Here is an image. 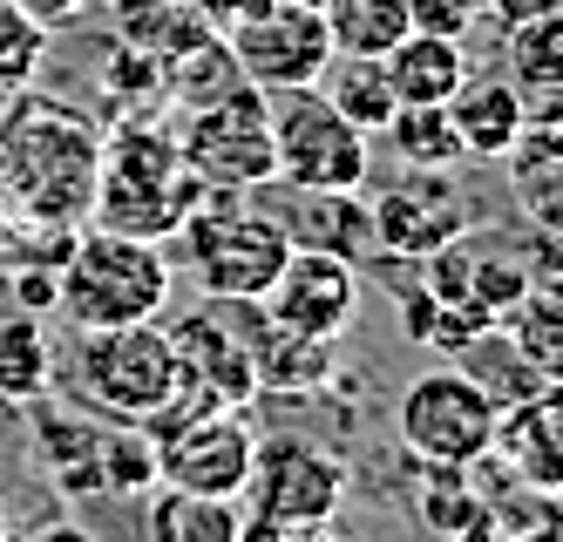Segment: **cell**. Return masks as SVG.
Masks as SVG:
<instances>
[{
	"instance_id": "obj_1",
	"label": "cell",
	"mask_w": 563,
	"mask_h": 542,
	"mask_svg": "<svg viewBox=\"0 0 563 542\" xmlns=\"http://www.w3.org/2000/svg\"><path fill=\"white\" fill-rule=\"evenodd\" d=\"M0 203L34 224H89L96 170H102V130L55 96H21L0 109Z\"/></svg>"
},
{
	"instance_id": "obj_2",
	"label": "cell",
	"mask_w": 563,
	"mask_h": 542,
	"mask_svg": "<svg viewBox=\"0 0 563 542\" xmlns=\"http://www.w3.org/2000/svg\"><path fill=\"white\" fill-rule=\"evenodd\" d=\"M211 190L190 177V163L170 130H156L143 115H123L115 130H102V170H96V203L89 224L123 231V237H177L184 218Z\"/></svg>"
},
{
	"instance_id": "obj_3",
	"label": "cell",
	"mask_w": 563,
	"mask_h": 542,
	"mask_svg": "<svg viewBox=\"0 0 563 542\" xmlns=\"http://www.w3.org/2000/svg\"><path fill=\"white\" fill-rule=\"evenodd\" d=\"M170 306V265L150 237H123L82 224L62 265V299L55 312L75 332H109V325H143Z\"/></svg>"
},
{
	"instance_id": "obj_4",
	"label": "cell",
	"mask_w": 563,
	"mask_h": 542,
	"mask_svg": "<svg viewBox=\"0 0 563 542\" xmlns=\"http://www.w3.org/2000/svg\"><path fill=\"white\" fill-rule=\"evenodd\" d=\"M177 237H184V252H190L197 291H205L211 306H258L265 285L278 278V265H286V252H292L286 224L272 218V203H252V190L245 197L211 190L184 218Z\"/></svg>"
},
{
	"instance_id": "obj_5",
	"label": "cell",
	"mask_w": 563,
	"mask_h": 542,
	"mask_svg": "<svg viewBox=\"0 0 563 542\" xmlns=\"http://www.w3.org/2000/svg\"><path fill=\"white\" fill-rule=\"evenodd\" d=\"M68 380L82 394V407H96L102 421L123 428H150L164 400L177 394V346L170 325H109V332H75L68 353Z\"/></svg>"
},
{
	"instance_id": "obj_6",
	"label": "cell",
	"mask_w": 563,
	"mask_h": 542,
	"mask_svg": "<svg viewBox=\"0 0 563 542\" xmlns=\"http://www.w3.org/2000/svg\"><path fill=\"white\" fill-rule=\"evenodd\" d=\"M218 27H224L238 75L265 96L319 89L333 68V41H327V21H319V0H231Z\"/></svg>"
},
{
	"instance_id": "obj_7",
	"label": "cell",
	"mask_w": 563,
	"mask_h": 542,
	"mask_svg": "<svg viewBox=\"0 0 563 542\" xmlns=\"http://www.w3.org/2000/svg\"><path fill=\"white\" fill-rule=\"evenodd\" d=\"M496 421L503 407L496 394L462 366H428L400 387V407H394V434L400 447L415 454L421 468H468L496 447Z\"/></svg>"
},
{
	"instance_id": "obj_8",
	"label": "cell",
	"mask_w": 563,
	"mask_h": 542,
	"mask_svg": "<svg viewBox=\"0 0 563 542\" xmlns=\"http://www.w3.org/2000/svg\"><path fill=\"white\" fill-rule=\"evenodd\" d=\"M265 102H272V184H286V190H360L367 184L374 136H360L319 89H286Z\"/></svg>"
},
{
	"instance_id": "obj_9",
	"label": "cell",
	"mask_w": 563,
	"mask_h": 542,
	"mask_svg": "<svg viewBox=\"0 0 563 542\" xmlns=\"http://www.w3.org/2000/svg\"><path fill=\"white\" fill-rule=\"evenodd\" d=\"M177 150L190 163V177L205 190H265L272 184V102L252 81H231L224 96L197 102L190 122L177 130Z\"/></svg>"
},
{
	"instance_id": "obj_10",
	"label": "cell",
	"mask_w": 563,
	"mask_h": 542,
	"mask_svg": "<svg viewBox=\"0 0 563 542\" xmlns=\"http://www.w3.org/2000/svg\"><path fill=\"white\" fill-rule=\"evenodd\" d=\"M238 502H252V516L278 522V529L333 522L340 502H346V462L333 447H312L299 434H258L252 482H245Z\"/></svg>"
},
{
	"instance_id": "obj_11",
	"label": "cell",
	"mask_w": 563,
	"mask_h": 542,
	"mask_svg": "<svg viewBox=\"0 0 563 542\" xmlns=\"http://www.w3.org/2000/svg\"><path fill=\"white\" fill-rule=\"evenodd\" d=\"M150 454H156V488L224 495V502H238L245 482H252L258 434L245 421V407H205V413H190L177 428H156Z\"/></svg>"
},
{
	"instance_id": "obj_12",
	"label": "cell",
	"mask_w": 563,
	"mask_h": 542,
	"mask_svg": "<svg viewBox=\"0 0 563 542\" xmlns=\"http://www.w3.org/2000/svg\"><path fill=\"white\" fill-rule=\"evenodd\" d=\"M367 231H374V252L400 258V265H428L434 252H449L475 231L468 197L449 184V170H415L408 184H394L367 203Z\"/></svg>"
},
{
	"instance_id": "obj_13",
	"label": "cell",
	"mask_w": 563,
	"mask_h": 542,
	"mask_svg": "<svg viewBox=\"0 0 563 542\" xmlns=\"http://www.w3.org/2000/svg\"><path fill=\"white\" fill-rule=\"evenodd\" d=\"M360 312V272L333 252H306V244H292L286 265H278V278L265 285L258 299V319L286 325V332H306V340H346V325Z\"/></svg>"
},
{
	"instance_id": "obj_14",
	"label": "cell",
	"mask_w": 563,
	"mask_h": 542,
	"mask_svg": "<svg viewBox=\"0 0 563 542\" xmlns=\"http://www.w3.org/2000/svg\"><path fill=\"white\" fill-rule=\"evenodd\" d=\"M170 346H177V380H190L197 394H211L218 407H245L258 394L252 340H245V325H231L224 312L197 306L190 319L170 325Z\"/></svg>"
},
{
	"instance_id": "obj_15",
	"label": "cell",
	"mask_w": 563,
	"mask_h": 542,
	"mask_svg": "<svg viewBox=\"0 0 563 542\" xmlns=\"http://www.w3.org/2000/svg\"><path fill=\"white\" fill-rule=\"evenodd\" d=\"M496 462L530 488V495H563V387H537L503 407L496 421Z\"/></svg>"
},
{
	"instance_id": "obj_16",
	"label": "cell",
	"mask_w": 563,
	"mask_h": 542,
	"mask_svg": "<svg viewBox=\"0 0 563 542\" xmlns=\"http://www.w3.org/2000/svg\"><path fill=\"white\" fill-rule=\"evenodd\" d=\"M449 122H455L462 163H503L530 130V102L509 75H468L449 102Z\"/></svg>"
},
{
	"instance_id": "obj_17",
	"label": "cell",
	"mask_w": 563,
	"mask_h": 542,
	"mask_svg": "<svg viewBox=\"0 0 563 542\" xmlns=\"http://www.w3.org/2000/svg\"><path fill=\"white\" fill-rule=\"evenodd\" d=\"M278 224H286L292 244H306V252H333V258H360L374 252V231H367V203H360L353 190H292L286 211H272Z\"/></svg>"
},
{
	"instance_id": "obj_18",
	"label": "cell",
	"mask_w": 563,
	"mask_h": 542,
	"mask_svg": "<svg viewBox=\"0 0 563 542\" xmlns=\"http://www.w3.org/2000/svg\"><path fill=\"white\" fill-rule=\"evenodd\" d=\"M380 68L394 81V102L400 109H449L455 89L468 81L462 41H441V34H408L394 55H380Z\"/></svg>"
},
{
	"instance_id": "obj_19",
	"label": "cell",
	"mask_w": 563,
	"mask_h": 542,
	"mask_svg": "<svg viewBox=\"0 0 563 542\" xmlns=\"http://www.w3.org/2000/svg\"><path fill=\"white\" fill-rule=\"evenodd\" d=\"M503 163H509L522 218H530L543 237H563V130H556V122H530L522 143Z\"/></svg>"
},
{
	"instance_id": "obj_20",
	"label": "cell",
	"mask_w": 563,
	"mask_h": 542,
	"mask_svg": "<svg viewBox=\"0 0 563 542\" xmlns=\"http://www.w3.org/2000/svg\"><path fill=\"white\" fill-rule=\"evenodd\" d=\"M319 21H327L333 62H380L415 34L408 0H319Z\"/></svg>"
},
{
	"instance_id": "obj_21",
	"label": "cell",
	"mask_w": 563,
	"mask_h": 542,
	"mask_svg": "<svg viewBox=\"0 0 563 542\" xmlns=\"http://www.w3.org/2000/svg\"><path fill=\"white\" fill-rule=\"evenodd\" d=\"M503 325H509V353L522 360V373L537 387H563V285H530L503 312Z\"/></svg>"
},
{
	"instance_id": "obj_22",
	"label": "cell",
	"mask_w": 563,
	"mask_h": 542,
	"mask_svg": "<svg viewBox=\"0 0 563 542\" xmlns=\"http://www.w3.org/2000/svg\"><path fill=\"white\" fill-rule=\"evenodd\" d=\"M245 340H252L258 387H272V394H312L333 373V340H306V332H286L272 319H258Z\"/></svg>"
},
{
	"instance_id": "obj_23",
	"label": "cell",
	"mask_w": 563,
	"mask_h": 542,
	"mask_svg": "<svg viewBox=\"0 0 563 542\" xmlns=\"http://www.w3.org/2000/svg\"><path fill=\"white\" fill-rule=\"evenodd\" d=\"M238 535H245V509L224 495H184V488H156L143 529V542H238Z\"/></svg>"
},
{
	"instance_id": "obj_24",
	"label": "cell",
	"mask_w": 563,
	"mask_h": 542,
	"mask_svg": "<svg viewBox=\"0 0 563 542\" xmlns=\"http://www.w3.org/2000/svg\"><path fill=\"white\" fill-rule=\"evenodd\" d=\"M48 387H55V346H48L42 319L34 312L0 319V400L34 407V400H48Z\"/></svg>"
},
{
	"instance_id": "obj_25",
	"label": "cell",
	"mask_w": 563,
	"mask_h": 542,
	"mask_svg": "<svg viewBox=\"0 0 563 542\" xmlns=\"http://www.w3.org/2000/svg\"><path fill=\"white\" fill-rule=\"evenodd\" d=\"M400 325H408V340L434 346L441 360H455V353H475V346H482V340L496 332V319H489V312H475V306H455V299H441V291H428V285H421V299H415V291L400 299Z\"/></svg>"
},
{
	"instance_id": "obj_26",
	"label": "cell",
	"mask_w": 563,
	"mask_h": 542,
	"mask_svg": "<svg viewBox=\"0 0 563 542\" xmlns=\"http://www.w3.org/2000/svg\"><path fill=\"white\" fill-rule=\"evenodd\" d=\"M503 55H509V81L522 96L563 89V8H550L537 21H516L503 34Z\"/></svg>"
},
{
	"instance_id": "obj_27",
	"label": "cell",
	"mask_w": 563,
	"mask_h": 542,
	"mask_svg": "<svg viewBox=\"0 0 563 542\" xmlns=\"http://www.w3.org/2000/svg\"><path fill=\"white\" fill-rule=\"evenodd\" d=\"M319 96H327L360 136H380L387 122H394V81H387V68L380 62H340V68H327V81H319Z\"/></svg>"
},
{
	"instance_id": "obj_28",
	"label": "cell",
	"mask_w": 563,
	"mask_h": 542,
	"mask_svg": "<svg viewBox=\"0 0 563 542\" xmlns=\"http://www.w3.org/2000/svg\"><path fill=\"white\" fill-rule=\"evenodd\" d=\"M42 468L62 482V495H102V475H96V454H102V428L75 421V413H48V434L34 441Z\"/></svg>"
},
{
	"instance_id": "obj_29",
	"label": "cell",
	"mask_w": 563,
	"mask_h": 542,
	"mask_svg": "<svg viewBox=\"0 0 563 542\" xmlns=\"http://www.w3.org/2000/svg\"><path fill=\"white\" fill-rule=\"evenodd\" d=\"M380 136L394 143L400 163H415V170H462V143H455L449 109H394V122Z\"/></svg>"
},
{
	"instance_id": "obj_30",
	"label": "cell",
	"mask_w": 563,
	"mask_h": 542,
	"mask_svg": "<svg viewBox=\"0 0 563 542\" xmlns=\"http://www.w3.org/2000/svg\"><path fill=\"white\" fill-rule=\"evenodd\" d=\"M42 62H48V27L27 21L14 0H0V109L42 81Z\"/></svg>"
},
{
	"instance_id": "obj_31",
	"label": "cell",
	"mask_w": 563,
	"mask_h": 542,
	"mask_svg": "<svg viewBox=\"0 0 563 542\" xmlns=\"http://www.w3.org/2000/svg\"><path fill=\"white\" fill-rule=\"evenodd\" d=\"M475 14H482V0H408L415 34H441V41H468Z\"/></svg>"
},
{
	"instance_id": "obj_32",
	"label": "cell",
	"mask_w": 563,
	"mask_h": 542,
	"mask_svg": "<svg viewBox=\"0 0 563 542\" xmlns=\"http://www.w3.org/2000/svg\"><path fill=\"white\" fill-rule=\"evenodd\" d=\"M0 272H8V291L21 299V312H34V319L55 312V299H62V272L55 265H0Z\"/></svg>"
},
{
	"instance_id": "obj_33",
	"label": "cell",
	"mask_w": 563,
	"mask_h": 542,
	"mask_svg": "<svg viewBox=\"0 0 563 542\" xmlns=\"http://www.w3.org/2000/svg\"><path fill=\"white\" fill-rule=\"evenodd\" d=\"M238 542H346L333 522H312V529H278V522H258V516H245V535Z\"/></svg>"
},
{
	"instance_id": "obj_34",
	"label": "cell",
	"mask_w": 563,
	"mask_h": 542,
	"mask_svg": "<svg viewBox=\"0 0 563 542\" xmlns=\"http://www.w3.org/2000/svg\"><path fill=\"white\" fill-rule=\"evenodd\" d=\"M14 8L55 34V27H68V21H82V14H89V0H14Z\"/></svg>"
},
{
	"instance_id": "obj_35",
	"label": "cell",
	"mask_w": 563,
	"mask_h": 542,
	"mask_svg": "<svg viewBox=\"0 0 563 542\" xmlns=\"http://www.w3.org/2000/svg\"><path fill=\"white\" fill-rule=\"evenodd\" d=\"M482 8H496V21H503V34H509L516 21H537V14L563 8V0H482Z\"/></svg>"
},
{
	"instance_id": "obj_36",
	"label": "cell",
	"mask_w": 563,
	"mask_h": 542,
	"mask_svg": "<svg viewBox=\"0 0 563 542\" xmlns=\"http://www.w3.org/2000/svg\"><path fill=\"white\" fill-rule=\"evenodd\" d=\"M516 542H563V509H556V502H550V509H543V516H537V522H530V529H522V535H516Z\"/></svg>"
},
{
	"instance_id": "obj_37",
	"label": "cell",
	"mask_w": 563,
	"mask_h": 542,
	"mask_svg": "<svg viewBox=\"0 0 563 542\" xmlns=\"http://www.w3.org/2000/svg\"><path fill=\"white\" fill-rule=\"evenodd\" d=\"M14 542H89L75 522H48V529H34V535H14Z\"/></svg>"
},
{
	"instance_id": "obj_38",
	"label": "cell",
	"mask_w": 563,
	"mask_h": 542,
	"mask_svg": "<svg viewBox=\"0 0 563 542\" xmlns=\"http://www.w3.org/2000/svg\"><path fill=\"white\" fill-rule=\"evenodd\" d=\"M0 542H14V502H8V488H0Z\"/></svg>"
},
{
	"instance_id": "obj_39",
	"label": "cell",
	"mask_w": 563,
	"mask_h": 542,
	"mask_svg": "<svg viewBox=\"0 0 563 542\" xmlns=\"http://www.w3.org/2000/svg\"><path fill=\"white\" fill-rule=\"evenodd\" d=\"M184 8H197V14H211V21H224V8H231V0H184Z\"/></svg>"
},
{
	"instance_id": "obj_40",
	"label": "cell",
	"mask_w": 563,
	"mask_h": 542,
	"mask_svg": "<svg viewBox=\"0 0 563 542\" xmlns=\"http://www.w3.org/2000/svg\"><path fill=\"white\" fill-rule=\"evenodd\" d=\"M8 224H14V211H8V203H0V252H8Z\"/></svg>"
}]
</instances>
